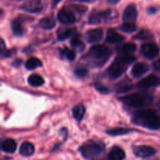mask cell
Wrapping results in <instances>:
<instances>
[{"label":"cell","instance_id":"6da1fadb","mask_svg":"<svg viewBox=\"0 0 160 160\" xmlns=\"http://www.w3.org/2000/svg\"><path fill=\"white\" fill-rule=\"evenodd\" d=\"M112 54V50L105 45H95L92 46L84 59L90 65L101 67L104 65Z\"/></svg>","mask_w":160,"mask_h":160},{"label":"cell","instance_id":"7a4b0ae2","mask_svg":"<svg viewBox=\"0 0 160 160\" xmlns=\"http://www.w3.org/2000/svg\"><path fill=\"white\" fill-rule=\"evenodd\" d=\"M132 122L149 130H158L160 128V117L153 110H141L134 113Z\"/></svg>","mask_w":160,"mask_h":160},{"label":"cell","instance_id":"3957f363","mask_svg":"<svg viewBox=\"0 0 160 160\" xmlns=\"http://www.w3.org/2000/svg\"><path fill=\"white\" fill-rule=\"evenodd\" d=\"M135 61V57L131 54H120L115 59L108 69V74L112 78H117L127 71L128 67Z\"/></svg>","mask_w":160,"mask_h":160},{"label":"cell","instance_id":"277c9868","mask_svg":"<svg viewBox=\"0 0 160 160\" xmlns=\"http://www.w3.org/2000/svg\"><path fill=\"white\" fill-rule=\"evenodd\" d=\"M105 145L101 143L91 141L81 146L80 152L84 158L88 160H98L105 152Z\"/></svg>","mask_w":160,"mask_h":160},{"label":"cell","instance_id":"5b68a950","mask_svg":"<svg viewBox=\"0 0 160 160\" xmlns=\"http://www.w3.org/2000/svg\"><path fill=\"white\" fill-rule=\"evenodd\" d=\"M120 100L128 106L133 108H140L144 106L146 103V99L141 94L133 93L120 97Z\"/></svg>","mask_w":160,"mask_h":160},{"label":"cell","instance_id":"8992f818","mask_svg":"<svg viewBox=\"0 0 160 160\" xmlns=\"http://www.w3.org/2000/svg\"><path fill=\"white\" fill-rule=\"evenodd\" d=\"M111 14H112L111 9L99 11V12L95 11V12H92L89 16L88 22L91 24H101L102 22L109 19Z\"/></svg>","mask_w":160,"mask_h":160},{"label":"cell","instance_id":"52a82bcc","mask_svg":"<svg viewBox=\"0 0 160 160\" xmlns=\"http://www.w3.org/2000/svg\"><path fill=\"white\" fill-rule=\"evenodd\" d=\"M141 52L145 57L148 59H152L159 55V48L156 44L149 42V43H145L142 45Z\"/></svg>","mask_w":160,"mask_h":160},{"label":"cell","instance_id":"ba28073f","mask_svg":"<svg viewBox=\"0 0 160 160\" xmlns=\"http://www.w3.org/2000/svg\"><path fill=\"white\" fill-rule=\"evenodd\" d=\"M156 152V149L151 146L148 145H139L134 147V155L139 158H145L148 157L155 155Z\"/></svg>","mask_w":160,"mask_h":160},{"label":"cell","instance_id":"9c48e42d","mask_svg":"<svg viewBox=\"0 0 160 160\" xmlns=\"http://www.w3.org/2000/svg\"><path fill=\"white\" fill-rule=\"evenodd\" d=\"M58 20L63 24H70L75 22L76 17L72 11L67 9H62L58 13Z\"/></svg>","mask_w":160,"mask_h":160},{"label":"cell","instance_id":"30bf717a","mask_svg":"<svg viewBox=\"0 0 160 160\" xmlns=\"http://www.w3.org/2000/svg\"><path fill=\"white\" fill-rule=\"evenodd\" d=\"M138 10L134 4L129 5L123 13V20L125 23H134L137 20Z\"/></svg>","mask_w":160,"mask_h":160},{"label":"cell","instance_id":"8fae6325","mask_svg":"<svg viewBox=\"0 0 160 160\" xmlns=\"http://www.w3.org/2000/svg\"><path fill=\"white\" fill-rule=\"evenodd\" d=\"M103 38V30L102 28L91 29L85 34V39L89 43H96Z\"/></svg>","mask_w":160,"mask_h":160},{"label":"cell","instance_id":"7c38bea8","mask_svg":"<svg viewBox=\"0 0 160 160\" xmlns=\"http://www.w3.org/2000/svg\"><path fill=\"white\" fill-rule=\"evenodd\" d=\"M21 9L28 13H39L43 9V5L40 0H30L21 6Z\"/></svg>","mask_w":160,"mask_h":160},{"label":"cell","instance_id":"4fadbf2b","mask_svg":"<svg viewBox=\"0 0 160 160\" xmlns=\"http://www.w3.org/2000/svg\"><path fill=\"white\" fill-rule=\"evenodd\" d=\"M159 84L160 78L159 77L155 75H151L141 80L137 84V86L138 88H149L159 86Z\"/></svg>","mask_w":160,"mask_h":160},{"label":"cell","instance_id":"5bb4252c","mask_svg":"<svg viewBox=\"0 0 160 160\" xmlns=\"http://www.w3.org/2000/svg\"><path fill=\"white\" fill-rule=\"evenodd\" d=\"M148 70H149V67L148 64H145V63H137L133 66L132 70H131V75L134 78H140L146 72H148Z\"/></svg>","mask_w":160,"mask_h":160},{"label":"cell","instance_id":"9a60e30c","mask_svg":"<svg viewBox=\"0 0 160 160\" xmlns=\"http://www.w3.org/2000/svg\"><path fill=\"white\" fill-rule=\"evenodd\" d=\"M126 157L125 152L118 146H115L112 147L108 155L109 160H123Z\"/></svg>","mask_w":160,"mask_h":160},{"label":"cell","instance_id":"2e32d148","mask_svg":"<svg viewBox=\"0 0 160 160\" xmlns=\"http://www.w3.org/2000/svg\"><path fill=\"white\" fill-rule=\"evenodd\" d=\"M17 143L13 139L8 138L2 141L1 144V148L3 152L6 153H13L17 150Z\"/></svg>","mask_w":160,"mask_h":160},{"label":"cell","instance_id":"e0dca14e","mask_svg":"<svg viewBox=\"0 0 160 160\" xmlns=\"http://www.w3.org/2000/svg\"><path fill=\"white\" fill-rule=\"evenodd\" d=\"M125 38L118 32L112 29H109L107 31V36H106V41L109 43H118V42H121L123 41Z\"/></svg>","mask_w":160,"mask_h":160},{"label":"cell","instance_id":"ac0fdd59","mask_svg":"<svg viewBox=\"0 0 160 160\" xmlns=\"http://www.w3.org/2000/svg\"><path fill=\"white\" fill-rule=\"evenodd\" d=\"M75 33V28H60L57 31V38L59 40L63 41L71 37Z\"/></svg>","mask_w":160,"mask_h":160},{"label":"cell","instance_id":"d6986e66","mask_svg":"<svg viewBox=\"0 0 160 160\" xmlns=\"http://www.w3.org/2000/svg\"><path fill=\"white\" fill-rule=\"evenodd\" d=\"M133 84L128 78L123 79V81L120 82L116 85V91L119 93H126L132 89Z\"/></svg>","mask_w":160,"mask_h":160},{"label":"cell","instance_id":"ffe728a7","mask_svg":"<svg viewBox=\"0 0 160 160\" xmlns=\"http://www.w3.org/2000/svg\"><path fill=\"white\" fill-rule=\"evenodd\" d=\"M34 153V144L30 142H23L20 147V154L23 156H31Z\"/></svg>","mask_w":160,"mask_h":160},{"label":"cell","instance_id":"44dd1931","mask_svg":"<svg viewBox=\"0 0 160 160\" xmlns=\"http://www.w3.org/2000/svg\"><path fill=\"white\" fill-rule=\"evenodd\" d=\"M11 28H12V33L17 36H20L24 32L23 24L20 18H16L11 23Z\"/></svg>","mask_w":160,"mask_h":160},{"label":"cell","instance_id":"7402d4cb","mask_svg":"<svg viewBox=\"0 0 160 160\" xmlns=\"http://www.w3.org/2000/svg\"><path fill=\"white\" fill-rule=\"evenodd\" d=\"M136 50H137V45L131 42L123 44V45L117 47V51L120 54H131V53H134Z\"/></svg>","mask_w":160,"mask_h":160},{"label":"cell","instance_id":"603a6c76","mask_svg":"<svg viewBox=\"0 0 160 160\" xmlns=\"http://www.w3.org/2000/svg\"><path fill=\"white\" fill-rule=\"evenodd\" d=\"M73 116L77 121H81L84 114H85V108L83 104H78L73 107L72 110Z\"/></svg>","mask_w":160,"mask_h":160},{"label":"cell","instance_id":"cb8c5ba5","mask_svg":"<svg viewBox=\"0 0 160 160\" xmlns=\"http://www.w3.org/2000/svg\"><path fill=\"white\" fill-rule=\"evenodd\" d=\"M39 25L42 28H44V29L50 30L56 26V20H55V19L53 17H47L40 20Z\"/></svg>","mask_w":160,"mask_h":160},{"label":"cell","instance_id":"d4e9b609","mask_svg":"<svg viewBox=\"0 0 160 160\" xmlns=\"http://www.w3.org/2000/svg\"><path fill=\"white\" fill-rule=\"evenodd\" d=\"M44 83L45 82H44L43 78L39 75H37V74L31 75L28 78V83L31 86H34V87H38V86H42V85L44 84Z\"/></svg>","mask_w":160,"mask_h":160},{"label":"cell","instance_id":"484cf974","mask_svg":"<svg viewBox=\"0 0 160 160\" xmlns=\"http://www.w3.org/2000/svg\"><path fill=\"white\" fill-rule=\"evenodd\" d=\"M42 65V61L37 57H31L27 61L26 64H25V67L28 70H34V69L37 68V67H41Z\"/></svg>","mask_w":160,"mask_h":160},{"label":"cell","instance_id":"4316f807","mask_svg":"<svg viewBox=\"0 0 160 160\" xmlns=\"http://www.w3.org/2000/svg\"><path fill=\"white\" fill-rule=\"evenodd\" d=\"M134 39H138V40H151L153 39V35L152 33L150 31L146 29H142V31H139L135 36H134Z\"/></svg>","mask_w":160,"mask_h":160},{"label":"cell","instance_id":"83f0119b","mask_svg":"<svg viewBox=\"0 0 160 160\" xmlns=\"http://www.w3.org/2000/svg\"><path fill=\"white\" fill-rule=\"evenodd\" d=\"M131 131H132V130H130L128 128H115L108 130L107 133L111 136H121V135L128 134V133H131Z\"/></svg>","mask_w":160,"mask_h":160},{"label":"cell","instance_id":"f1b7e54d","mask_svg":"<svg viewBox=\"0 0 160 160\" xmlns=\"http://www.w3.org/2000/svg\"><path fill=\"white\" fill-rule=\"evenodd\" d=\"M71 45L74 50L78 52H81L84 50L85 45L84 42L81 40L78 37H74L71 41Z\"/></svg>","mask_w":160,"mask_h":160},{"label":"cell","instance_id":"f546056e","mask_svg":"<svg viewBox=\"0 0 160 160\" xmlns=\"http://www.w3.org/2000/svg\"><path fill=\"white\" fill-rule=\"evenodd\" d=\"M120 29L125 33H133L137 30V26L134 23H123L120 26Z\"/></svg>","mask_w":160,"mask_h":160},{"label":"cell","instance_id":"4dcf8cb0","mask_svg":"<svg viewBox=\"0 0 160 160\" xmlns=\"http://www.w3.org/2000/svg\"><path fill=\"white\" fill-rule=\"evenodd\" d=\"M61 55H62L63 56H65L67 60L72 61L75 59L76 57V53H75L74 50H70L68 48H64L63 50H60Z\"/></svg>","mask_w":160,"mask_h":160},{"label":"cell","instance_id":"1f68e13d","mask_svg":"<svg viewBox=\"0 0 160 160\" xmlns=\"http://www.w3.org/2000/svg\"><path fill=\"white\" fill-rule=\"evenodd\" d=\"M10 56V51L6 49L4 40L0 38V57L6 58Z\"/></svg>","mask_w":160,"mask_h":160},{"label":"cell","instance_id":"d6a6232c","mask_svg":"<svg viewBox=\"0 0 160 160\" xmlns=\"http://www.w3.org/2000/svg\"><path fill=\"white\" fill-rule=\"evenodd\" d=\"M75 75L78 77H80V78H83V77L86 76L88 75V69L85 68V67H79L75 70Z\"/></svg>","mask_w":160,"mask_h":160},{"label":"cell","instance_id":"836d02e7","mask_svg":"<svg viewBox=\"0 0 160 160\" xmlns=\"http://www.w3.org/2000/svg\"><path fill=\"white\" fill-rule=\"evenodd\" d=\"M95 87L98 92L102 93H109V90L108 88H106L104 85L102 84L101 83H96L95 84Z\"/></svg>","mask_w":160,"mask_h":160},{"label":"cell","instance_id":"e575fe53","mask_svg":"<svg viewBox=\"0 0 160 160\" xmlns=\"http://www.w3.org/2000/svg\"><path fill=\"white\" fill-rule=\"evenodd\" d=\"M153 67H154L155 70L160 72V59L158 60V61H156V62L153 64Z\"/></svg>","mask_w":160,"mask_h":160},{"label":"cell","instance_id":"d590c367","mask_svg":"<svg viewBox=\"0 0 160 160\" xmlns=\"http://www.w3.org/2000/svg\"><path fill=\"white\" fill-rule=\"evenodd\" d=\"M73 8L77 9L79 12H84L86 10V7L84 6H73Z\"/></svg>","mask_w":160,"mask_h":160},{"label":"cell","instance_id":"8d00e7d4","mask_svg":"<svg viewBox=\"0 0 160 160\" xmlns=\"http://www.w3.org/2000/svg\"><path fill=\"white\" fill-rule=\"evenodd\" d=\"M21 63H22L21 60H15L14 62L12 63V65L15 66V67H19V66L21 64Z\"/></svg>","mask_w":160,"mask_h":160},{"label":"cell","instance_id":"74e56055","mask_svg":"<svg viewBox=\"0 0 160 160\" xmlns=\"http://www.w3.org/2000/svg\"><path fill=\"white\" fill-rule=\"evenodd\" d=\"M156 12V9L154 7H150L149 9H148V13H149L150 14H153L155 13Z\"/></svg>","mask_w":160,"mask_h":160},{"label":"cell","instance_id":"f35d334b","mask_svg":"<svg viewBox=\"0 0 160 160\" xmlns=\"http://www.w3.org/2000/svg\"><path fill=\"white\" fill-rule=\"evenodd\" d=\"M107 1H108V3H110V4L115 5V4H117V3H118L120 0H107Z\"/></svg>","mask_w":160,"mask_h":160},{"label":"cell","instance_id":"ab89813d","mask_svg":"<svg viewBox=\"0 0 160 160\" xmlns=\"http://www.w3.org/2000/svg\"><path fill=\"white\" fill-rule=\"evenodd\" d=\"M76 1L81 2V3H90L92 0H76Z\"/></svg>","mask_w":160,"mask_h":160},{"label":"cell","instance_id":"60d3db41","mask_svg":"<svg viewBox=\"0 0 160 160\" xmlns=\"http://www.w3.org/2000/svg\"><path fill=\"white\" fill-rule=\"evenodd\" d=\"M60 1L61 0H52V2L54 4H58V3H59Z\"/></svg>","mask_w":160,"mask_h":160},{"label":"cell","instance_id":"b9f144b4","mask_svg":"<svg viewBox=\"0 0 160 160\" xmlns=\"http://www.w3.org/2000/svg\"><path fill=\"white\" fill-rule=\"evenodd\" d=\"M2 13H3V11L2 10V9H0V17H1V16H2Z\"/></svg>","mask_w":160,"mask_h":160},{"label":"cell","instance_id":"7bdbcfd3","mask_svg":"<svg viewBox=\"0 0 160 160\" xmlns=\"http://www.w3.org/2000/svg\"><path fill=\"white\" fill-rule=\"evenodd\" d=\"M18 1H21V0H18Z\"/></svg>","mask_w":160,"mask_h":160}]
</instances>
